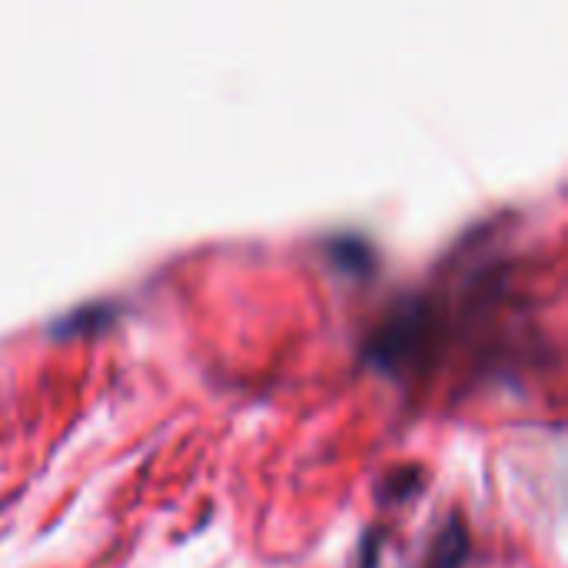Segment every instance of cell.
<instances>
[{
    "mask_svg": "<svg viewBox=\"0 0 568 568\" xmlns=\"http://www.w3.org/2000/svg\"><path fill=\"white\" fill-rule=\"evenodd\" d=\"M423 486L419 479V469L416 466H399L396 473H389L383 483H379V493L386 503H396V499H406L409 493H416Z\"/></svg>",
    "mask_w": 568,
    "mask_h": 568,
    "instance_id": "5b68a950",
    "label": "cell"
},
{
    "mask_svg": "<svg viewBox=\"0 0 568 568\" xmlns=\"http://www.w3.org/2000/svg\"><path fill=\"white\" fill-rule=\"evenodd\" d=\"M326 250L333 253V260L349 270V273H369L373 263H376V250L366 236H356V233H343V236H333L326 243Z\"/></svg>",
    "mask_w": 568,
    "mask_h": 568,
    "instance_id": "277c9868",
    "label": "cell"
},
{
    "mask_svg": "<svg viewBox=\"0 0 568 568\" xmlns=\"http://www.w3.org/2000/svg\"><path fill=\"white\" fill-rule=\"evenodd\" d=\"M469 556V526L459 509H453L433 536L426 568H463Z\"/></svg>",
    "mask_w": 568,
    "mask_h": 568,
    "instance_id": "7a4b0ae2",
    "label": "cell"
},
{
    "mask_svg": "<svg viewBox=\"0 0 568 568\" xmlns=\"http://www.w3.org/2000/svg\"><path fill=\"white\" fill-rule=\"evenodd\" d=\"M433 333V310L423 296H406L399 300L379 323L376 329L366 336V359L386 373H399L409 363H416V356L426 349Z\"/></svg>",
    "mask_w": 568,
    "mask_h": 568,
    "instance_id": "6da1fadb",
    "label": "cell"
},
{
    "mask_svg": "<svg viewBox=\"0 0 568 568\" xmlns=\"http://www.w3.org/2000/svg\"><path fill=\"white\" fill-rule=\"evenodd\" d=\"M116 306L110 300H93V303H80L60 316H53L50 323V336H80V333H97L100 326L113 323Z\"/></svg>",
    "mask_w": 568,
    "mask_h": 568,
    "instance_id": "3957f363",
    "label": "cell"
}]
</instances>
